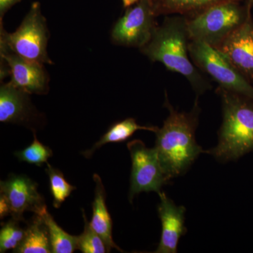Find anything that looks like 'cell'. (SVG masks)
I'll list each match as a JSON object with an SVG mask.
<instances>
[{
  "mask_svg": "<svg viewBox=\"0 0 253 253\" xmlns=\"http://www.w3.org/2000/svg\"><path fill=\"white\" fill-rule=\"evenodd\" d=\"M165 106L169 116L156 135L155 149L168 180L182 175L201 154H207L196 140L200 109L197 101L190 113L179 112L169 104Z\"/></svg>",
  "mask_w": 253,
  "mask_h": 253,
  "instance_id": "6da1fadb",
  "label": "cell"
},
{
  "mask_svg": "<svg viewBox=\"0 0 253 253\" xmlns=\"http://www.w3.org/2000/svg\"><path fill=\"white\" fill-rule=\"evenodd\" d=\"M186 21L179 16L166 18L140 51L151 61L163 63L169 71L184 76L196 93L201 94L211 87V84L189 60Z\"/></svg>",
  "mask_w": 253,
  "mask_h": 253,
  "instance_id": "7a4b0ae2",
  "label": "cell"
},
{
  "mask_svg": "<svg viewBox=\"0 0 253 253\" xmlns=\"http://www.w3.org/2000/svg\"><path fill=\"white\" fill-rule=\"evenodd\" d=\"M218 91L222 104V124L217 146L207 154L220 162L236 161L253 152V99L221 87Z\"/></svg>",
  "mask_w": 253,
  "mask_h": 253,
  "instance_id": "3957f363",
  "label": "cell"
},
{
  "mask_svg": "<svg viewBox=\"0 0 253 253\" xmlns=\"http://www.w3.org/2000/svg\"><path fill=\"white\" fill-rule=\"evenodd\" d=\"M251 14L247 5L237 0L211 6L191 18H186L190 41H200L217 47L245 22Z\"/></svg>",
  "mask_w": 253,
  "mask_h": 253,
  "instance_id": "277c9868",
  "label": "cell"
},
{
  "mask_svg": "<svg viewBox=\"0 0 253 253\" xmlns=\"http://www.w3.org/2000/svg\"><path fill=\"white\" fill-rule=\"evenodd\" d=\"M49 39L46 20L39 2L33 3L16 31L8 33L1 29V46L21 57L44 64H52L47 54Z\"/></svg>",
  "mask_w": 253,
  "mask_h": 253,
  "instance_id": "5b68a950",
  "label": "cell"
},
{
  "mask_svg": "<svg viewBox=\"0 0 253 253\" xmlns=\"http://www.w3.org/2000/svg\"><path fill=\"white\" fill-rule=\"evenodd\" d=\"M189 53L196 67L209 75L219 87L253 99V84L215 47L200 41H189Z\"/></svg>",
  "mask_w": 253,
  "mask_h": 253,
  "instance_id": "8992f818",
  "label": "cell"
},
{
  "mask_svg": "<svg viewBox=\"0 0 253 253\" xmlns=\"http://www.w3.org/2000/svg\"><path fill=\"white\" fill-rule=\"evenodd\" d=\"M153 0H139L115 24L111 39L118 45L141 47L152 38L158 25Z\"/></svg>",
  "mask_w": 253,
  "mask_h": 253,
  "instance_id": "52a82bcc",
  "label": "cell"
},
{
  "mask_svg": "<svg viewBox=\"0 0 253 253\" xmlns=\"http://www.w3.org/2000/svg\"><path fill=\"white\" fill-rule=\"evenodd\" d=\"M126 146L131 158L129 201L131 202L134 196L141 192L154 191L159 194L162 186L169 180L155 147L149 149L139 139L129 141Z\"/></svg>",
  "mask_w": 253,
  "mask_h": 253,
  "instance_id": "ba28073f",
  "label": "cell"
},
{
  "mask_svg": "<svg viewBox=\"0 0 253 253\" xmlns=\"http://www.w3.org/2000/svg\"><path fill=\"white\" fill-rule=\"evenodd\" d=\"M0 193L15 220L24 221L25 212L41 215L47 209L44 198L38 192V184L28 176L12 174L6 181H1Z\"/></svg>",
  "mask_w": 253,
  "mask_h": 253,
  "instance_id": "9c48e42d",
  "label": "cell"
},
{
  "mask_svg": "<svg viewBox=\"0 0 253 253\" xmlns=\"http://www.w3.org/2000/svg\"><path fill=\"white\" fill-rule=\"evenodd\" d=\"M215 48L253 84V19L251 14Z\"/></svg>",
  "mask_w": 253,
  "mask_h": 253,
  "instance_id": "30bf717a",
  "label": "cell"
},
{
  "mask_svg": "<svg viewBox=\"0 0 253 253\" xmlns=\"http://www.w3.org/2000/svg\"><path fill=\"white\" fill-rule=\"evenodd\" d=\"M1 57L7 65L10 83L27 94H44L48 76L42 63L29 61L1 46Z\"/></svg>",
  "mask_w": 253,
  "mask_h": 253,
  "instance_id": "8fae6325",
  "label": "cell"
},
{
  "mask_svg": "<svg viewBox=\"0 0 253 253\" xmlns=\"http://www.w3.org/2000/svg\"><path fill=\"white\" fill-rule=\"evenodd\" d=\"M158 211L162 224V234L156 253H176L181 236L185 234L184 206H176L172 199L161 191Z\"/></svg>",
  "mask_w": 253,
  "mask_h": 253,
  "instance_id": "7c38bea8",
  "label": "cell"
},
{
  "mask_svg": "<svg viewBox=\"0 0 253 253\" xmlns=\"http://www.w3.org/2000/svg\"><path fill=\"white\" fill-rule=\"evenodd\" d=\"M93 179L96 186L92 204V217L89 222L90 225L104 241L107 253L111 252L112 249L123 252L113 240V222L106 204V191L104 184L99 174H94Z\"/></svg>",
  "mask_w": 253,
  "mask_h": 253,
  "instance_id": "4fadbf2b",
  "label": "cell"
},
{
  "mask_svg": "<svg viewBox=\"0 0 253 253\" xmlns=\"http://www.w3.org/2000/svg\"><path fill=\"white\" fill-rule=\"evenodd\" d=\"M28 94L11 83L1 84L0 88V122H21L27 117L29 111Z\"/></svg>",
  "mask_w": 253,
  "mask_h": 253,
  "instance_id": "5bb4252c",
  "label": "cell"
},
{
  "mask_svg": "<svg viewBox=\"0 0 253 253\" xmlns=\"http://www.w3.org/2000/svg\"><path fill=\"white\" fill-rule=\"evenodd\" d=\"M14 253H51L49 232L41 216L35 214L31 222L28 223L22 242Z\"/></svg>",
  "mask_w": 253,
  "mask_h": 253,
  "instance_id": "9a60e30c",
  "label": "cell"
},
{
  "mask_svg": "<svg viewBox=\"0 0 253 253\" xmlns=\"http://www.w3.org/2000/svg\"><path fill=\"white\" fill-rule=\"evenodd\" d=\"M158 129V126H140L136 122L134 118H126L124 121L113 125L109 130L106 131V134L101 136L99 141H97L90 149L83 152V155L84 157L89 158L95 151L100 149L101 146L111 143L123 142L129 139L136 131L147 130L156 133Z\"/></svg>",
  "mask_w": 253,
  "mask_h": 253,
  "instance_id": "2e32d148",
  "label": "cell"
},
{
  "mask_svg": "<svg viewBox=\"0 0 253 253\" xmlns=\"http://www.w3.org/2000/svg\"><path fill=\"white\" fill-rule=\"evenodd\" d=\"M155 12L161 14H199L214 5L234 0H153Z\"/></svg>",
  "mask_w": 253,
  "mask_h": 253,
  "instance_id": "e0dca14e",
  "label": "cell"
},
{
  "mask_svg": "<svg viewBox=\"0 0 253 253\" xmlns=\"http://www.w3.org/2000/svg\"><path fill=\"white\" fill-rule=\"evenodd\" d=\"M46 227L51 243V253H72L78 250V236H72L58 225L47 209L41 214Z\"/></svg>",
  "mask_w": 253,
  "mask_h": 253,
  "instance_id": "ac0fdd59",
  "label": "cell"
},
{
  "mask_svg": "<svg viewBox=\"0 0 253 253\" xmlns=\"http://www.w3.org/2000/svg\"><path fill=\"white\" fill-rule=\"evenodd\" d=\"M45 171L49 176L50 191L53 197V206L55 208H59L72 191L76 189V187L66 181L61 171L53 168L48 163H46Z\"/></svg>",
  "mask_w": 253,
  "mask_h": 253,
  "instance_id": "d6986e66",
  "label": "cell"
},
{
  "mask_svg": "<svg viewBox=\"0 0 253 253\" xmlns=\"http://www.w3.org/2000/svg\"><path fill=\"white\" fill-rule=\"evenodd\" d=\"M83 215L84 221V231L81 235L78 236V250L83 253H107L104 241L91 227L90 223L86 219L84 210H83Z\"/></svg>",
  "mask_w": 253,
  "mask_h": 253,
  "instance_id": "ffe728a7",
  "label": "cell"
},
{
  "mask_svg": "<svg viewBox=\"0 0 253 253\" xmlns=\"http://www.w3.org/2000/svg\"><path fill=\"white\" fill-rule=\"evenodd\" d=\"M52 151L48 146H44L38 140L36 133L34 132V140L32 144L21 151L15 153V156L20 161H23L29 164L37 166H42L47 163L48 159L52 156Z\"/></svg>",
  "mask_w": 253,
  "mask_h": 253,
  "instance_id": "44dd1931",
  "label": "cell"
},
{
  "mask_svg": "<svg viewBox=\"0 0 253 253\" xmlns=\"http://www.w3.org/2000/svg\"><path fill=\"white\" fill-rule=\"evenodd\" d=\"M19 221L11 219L3 224L0 231V253L16 250L22 242L25 230L20 227Z\"/></svg>",
  "mask_w": 253,
  "mask_h": 253,
  "instance_id": "7402d4cb",
  "label": "cell"
},
{
  "mask_svg": "<svg viewBox=\"0 0 253 253\" xmlns=\"http://www.w3.org/2000/svg\"><path fill=\"white\" fill-rule=\"evenodd\" d=\"M21 0H0V15L1 18L4 16L5 13L11 9L14 5L20 2Z\"/></svg>",
  "mask_w": 253,
  "mask_h": 253,
  "instance_id": "603a6c76",
  "label": "cell"
},
{
  "mask_svg": "<svg viewBox=\"0 0 253 253\" xmlns=\"http://www.w3.org/2000/svg\"><path fill=\"white\" fill-rule=\"evenodd\" d=\"M139 0H123V4L126 7H129L134 4H136Z\"/></svg>",
  "mask_w": 253,
  "mask_h": 253,
  "instance_id": "cb8c5ba5",
  "label": "cell"
},
{
  "mask_svg": "<svg viewBox=\"0 0 253 253\" xmlns=\"http://www.w3.org/2000/svg\"><path fill=\"white\" fill-rule=\"evenodd\" d=\"M246 5H247L248 8L251 10L253 6V0H247V4Z\"/></svg>",
  "mask_w": 253,
  "mask_h": 253,
  "instance_id": "d4e9b609",
  "label": "cell"
}]
</instances>
